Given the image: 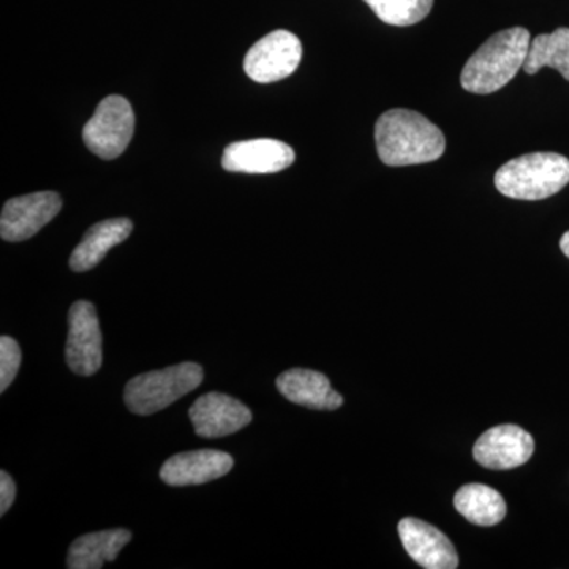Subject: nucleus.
<instances>
[{
  "mask_svg": "<svg viewBox=\"0 0 569 569\" xmlns=\"http://www.w3.org/2000/svg\"><path fill=\"white\" fill-rule=\"evenodd\" d=\"M378 157L388 167L436 162L447 149L440 129L417 111L389 110L376 123Z\"/></svg>",
  "mask_w": 569,
  "mask_h": 569,
  "instance_id": "nucleus-1",
  "label": "nucleus"
},
{
  "mask_svg": "<svg viewBox=\"0 0 569 569\" xmlns=\"http://www.w3.org/2000/svg\"><path fill=\"white\" fill-rule=\"evenodd\" d=\"M530 32L511 28L497 32L463 67L460 84L467 92L488 96L500 91L523 69L530 50Z\"/></svg>",
  "mask_w": 569,
  "mask_h": 569,
  "instance_id": "nucleus-2",
  "label": "nucleus"
},
{
  "mask_svg": "<svg viewBox=\"0 0 569 569\" xmlns=\"http://www.w3.org/2000/svg\"><path fill=\"white\" fill-rule=\"evenodd\" d=\"M569 183V160L556 152H535L509 160L496 173L498 192L515 200H546Z\"/></svg>",
  "mask_w": 569,
  "mask_h": 569,
  "instance_id": "nucleus-3",
  "label": "nucleus"
},
{
  "mask_svg": "<svg viewBox=\"0 0 569 569\" xmlns=\"http://www.w3.org/2000/svg\"><path fill=\"white\" fill-rule=\"evenodd\" d=\"M203 367L197 362H182L163 370H152L127 383L123 400L132 413L149 417L194 391L203 383Z\"/></svg>",
  "mask_w": 569,
  "mask_h": 569,
  "instance_id": "nucleus-4",
  "label": "nucleus"
},
{
  "mask_svg": "<svg viewBox=\"0 0 569 569\" xmlns=\"http://www.w3.org/2000/svg\"><path fill=\"white\" fill-rule=\"evenodd\" d=\"M134 132V112L129 100L110 96L102 100L82 129L89 151L103 160L118 159L129 148Z\"/></svg>",
  "mask_w": 569,
  "mask_h": 569,
  "instance_id": "nucleus-5",
  "label": "nucleus"
},
{
  "mask_svg": "<svg viewBox=\"0 0 569 569\" xmlns=\"http://www.w3.org/2000/svg\"><path fill=\"white\" fill-rule=\"evenodd\" d=\"M66 361L81 377H91L102 367L103 337L92 302L77 301L70 307Z\"/></svg>",
  "mask_w": 569,
  "mask_h": 569,
  "instance_id": "nucleus-6",
  "label": "nucleus"
},
{
  "mask_svg": "<svg viewBox=\"0 0 569 569\" xmlns=\"http://www.w3.org/2000/svg\"><path fill=\"white\" fill-rule=\"evenodd\" d=\"M302 59L301 40L295 33L276 31L247 52L244 70L250 80L257 82H276L293 74Z\"/></svg>",
  "mask_w": 569,
  "mask_h": 569,
  "instance_id": "nucleus-7",
  "label": "nucleus"
},
{
  "mask_svg": "<svg viewBox=\"0 0 569 569\" xmlns=\"http://www.w3.org/2000/svg\"><path fill=\"white\" fill-rule=\"evenodd\" d=\"M62 209L56 192H37L7 201L0 216V236L7 242H21L39 233Z\"/></svg>",
  "mask_w": 569,
  "mask_h": 569,
  "instance_id": "nucleus-8",
  "label": "nucleus"
},
{
  "mask_svg": "<svg viewBox=\"0 0 569 569\" xmlns=\"http://www.w3.org/2000/svg\"><path fill=\"white\" fill-rule=\"evenodd\" d=\"M535 451L533 437L522 427L503 425L492 427L478 438L473 458L489 470H512L529 462Z\"/></svg>",
  "mask_w": 569,
  "mask_h": 569,
  "instance_id": "nucleus-9",
  "label": "nucleus"
},
{
  "mask_svg": "<svg viewBox=\"0 0 569 569\" xmlns=\"http://www.w3.org/2000/svg\"><path fill=\"white\" fill-rule=\"evenodd\" d=\"M189 418L198 437L220 438L233 436L252 422V411L241 400L209 392L190 407Z\"/></svg>",
  "mask_w": 569,
  "mask_h": 569,
  "instance_id": "nucleus-10",
  "label": "nucleus"
},
{
  "mask_svg": "<svg viewBox=\"0 0 569 569\" xmlns=\"http://www.w3.org/2000/svg\"><path fill=\"white\" fill-rule=\"evenodd\" d=\"M295 159L293 148L287 142L260 138L227 146L222 167L230 173L271 174L290 167Z\"/></svg>",
  "mask_w": 569,
  "mask_h": 569,
  "instance_id": "nucleus-11",
  "label": "nucleus"
},
{
  "mask_svg": "<svg viewBox=\"0 0 569 569\" xmlns=\"http://www.w3.org/2000/svg\"><path fill=\"white\" fill-rule=\"evenodd\" d=\"M400 541L408 556L426 569L458 568L459 557L447 535L436 527L415 518L400 520Z\"/></svg>",
  "mask_w": 569,
  "mask_h": 569,
  "instance_id": "nucleus-12",
  "label": "nucleus"
},
{
  "mask_svg": "<svg viewBox=\"0 0 569 569\" xmlns=\"http://www.w3.org/2000/svg\"><path fill=\"white\" fill-rule=\"evenodd\" d=\"M234 459L228 452L217 449H198L181 452L163 463L160 478L164 485L182 488L198 486L230 473Z\"/></svg>",
  "mask_w": 569,
  "mask_h": 569,
  "instance_id": "nucleus-13",
  "label": "nucleus"
},
{
  "mask_svg": "<svg viewBox=\"0 0 569 569\" xmlns=\"http://www.w3.org/2000/svg\"><path fill=\"white\" fill-rule=\"evenodd\" d=\"M277 389L284 399L312 410H337L343 406V397L332 389L328 377L309 369H291L280 373Z\"/></svg>",
  "mask_w": 569,
  "mask_h": 569,
  "instance_id": "nucleus-14",
  "label": "nucleus"
},
{
  "mask_svg": "<svg viewBox=\"0 0 569 569\" xmlns=\"http://www.w3.org/2000/svg\"><path fill=\"white\" fill-rule=\"evenodd\" d=\"M132 231L133 223L129 219H110L93 224L71 253L69 261L71 271H91L107 257L112 247L122 244Z\"/></svg>",
  "mask_w": 569,
  "mask_h": 569,
  "instance_id": "nucleus-15",
  "label": "nucleus"
},
{
  "mask_svg": "<svg viewBox=\"0 0 569 569\" xmlns=\"http://www.w3.org/2000/svg\"><path fill=\"white\" fill-rule=\"evenodd\" d=\"M132 538V531L114 529L74 539L67 557V568L100 569L107 561H114Z\"/></svg>",
  "mask_w": 569,
  "mask_h": 569,
  "instance_id": "nucleus-16",
  "label": "nucleus"
},
{
  "mask_svg": "<svg viewBox=\"0 0 569 569\" xmlns=\"http://www.w3.org/2000/svg\"><path fill=\"white\" fill-rule=\"evenodd\" d=\"M455 507L468 522L479 527L497 526L507 516L501 493L485 485L462 486L456 492Z\"/></svg>",
  "mask_w": 569,
  "mask_h": 569,
  "instance_id": "nucleus-17",
  "label": "nucleus"
},
{
  "mask_svg": "<svg viewBox=\"0 0 569 569\" xmlns=\"http://www.w3.org/2000/svg\"><path fill=\"white\" fill-rule=\"evenodd\" d=\"M545 67L560 71L561 77L569 81L568 28L557 29L552 33H542L531 41L523 70L527 74H535Z\"/></svg>",
  "mask_w": 569,
  "mask_h": 569,
  "instance_id": "nucleus-18",
  "label": "nucleus"
},
{
  "mask_svg": "<svg viewBox=\"0 0 569 569\" xmlns=\"http://www.w3.org/2000/svg\"><path fill=\"white\" fill-rule=\"evenodd\" d=\"M381 21L389 26L418 24L433 7V0H365Z\"/></svg>",
  "mask_w": 569,
  "mask_h": 569,
  "instance_id": "nucleus-19",
  "label": "nucleus"
},
{
  "mask_svg": "<svg viewBox=\"0 0 569 569\" xmlns=\"http://www.w3.org/2000/svg\"><path fill=\"white\" fill-rule=\"evenodd\" d=\"M21 367V348L17 340L9 336L0 337V392L13 383Z\"/></svg>",
  "mask_w": 569,
  "mask_h": 569,
  "instance_id": "nucleus-20",
  "label": "nucleus"
},
{
  "mask_svg": "<svg viewBox=\"0 0 569 569\" xmlns=\"http://www.w3.org/2000/svg\"><path fill=\"white\" fill-rule=\"evenodd\" d=\"M17 497V485L7 471H0V516H6Z\"/></svg>",
  "mask_w": 569,
  "mask_h": 569,
  "instance_id": "nucleus-21",
  "label": "nucleus"
},
{
  "mask_svg": "<svg viewBox=\"0 0 569 569\" xmlns=\"http://www.w3.org/2000/svg\"><path fill=\"white\" fill-rule=\"evenodd\" d=\"M560 249H561V252L565 253V257L569 258V231H568V233H565L563 236H561Z\"/></svg>",
  "mask_w": 569,
  "mask_h": 569,
  "instance_id": "nucleus-22",
  "label": "nucleus"
}]
</instances>
